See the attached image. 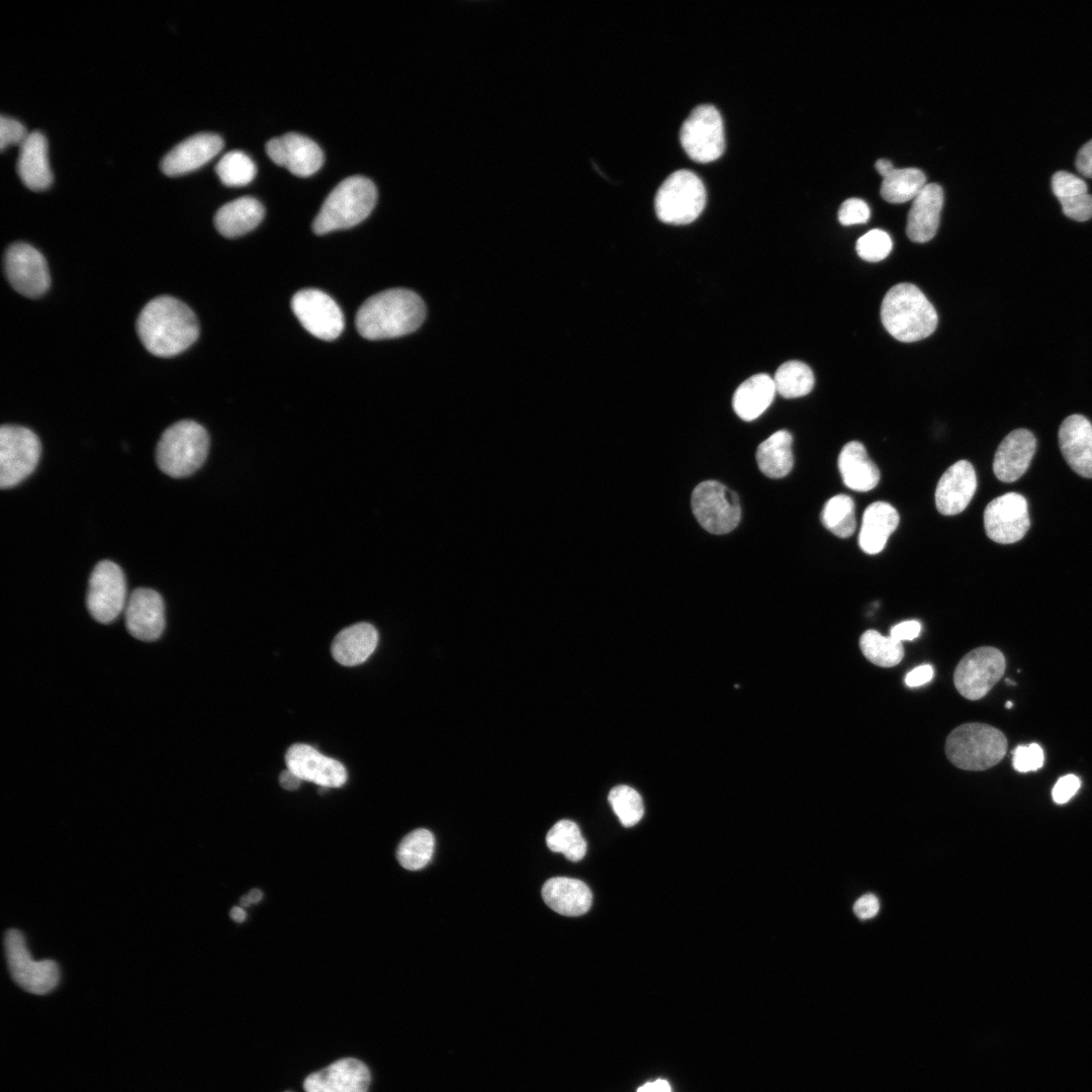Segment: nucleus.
Listing matches in <instances>:
<instances>
[{
    "mask_svg": "<svg viewBox=\"0 0 1092 1092\" xmlns=\"http://www.w3.org/2000/svg\"><path fill=\"white\" fill-rule=\"evenodd\" d=\"M136 333L145 348L158 357H172L198 338L194 312L179 299L162 295L150 300L136 321Z\"/></svg>",
    "mask_w": 1092,
    "mask_h": 1092,
    "instance_id": "1",
    "label": "nucleus"
},
{
    "mask_svg": "<svg viewBox=\"0 0 1092 1092\" xmlns=\"http://www.w3.org/2000/svg\"><path fill=\"white\" fill-rule=\"evenodd\" d=\"M425 316V303L416 292L393 288L365 300L357 311L355 326L365 339H390L416 331Z\"/></svg>",
    "mask_w": 1092,
    "mask_h": 1092,
    "instance_id": "2",
    "label": "nucleus"
},
{
    "mask_svg": "<svg viewBox=\"0 0 1092 1092\" xmlns=\"http://www.w3.org/2000/svg\"><path fill=\"white\" fill-rule=\"evenodd\" d=\"M881 320L892 337L905 343L927 338L938 322L933 305L911 283H899L888 290L881 305Z\"/></svg>",
    "mask_w": 1092,
    "mask_h": 1092,
    "instance_id": "3",
    "label": "nucleus"
},
{
    "mask_svg": "<svg viewBox=\"0 0 1092 1092\" xmlns=\"http://www.w3.org/2000/svg\"><path fill=\"white\" fill-rule=\"evenodd\" d=\"M377 190L371 180L351 176L341 181L327 196L313 222L317 235L352 228L372 211Z\"/></svg>",
    "mask_w": 1092,
    "mask_h": 1092,
    "instance_id": "4",
    "label": "nucleus"
},
{
    "mask_svg": "<svg viewBox=\"0 0 1092 1092\" xmlns=\"http://www.w3.org/2000/svg\"><path fill=\"white\" fill-rule=\"evenodd\" d=\"M209 448L206 430L192 420L179 421L162 434L156 448V462L165 474L186 477L204 463Z\"/></svg>",
    "mask_w": 1092,
    "mask_h": 1092,
    "instance_id": "5",
    "label": "nucleus"
},
{
    "mask_svg": "<svg viewBox=\"0 0 1092 1092\" xmlns=\"http://www.w3.org/2000/svg\"><path fill=\"white\" fill-rule=\"evenodd\" d=\"M949 761L965 770H985L1004 757L1007 739L997 728L984 723H965L947 736L944 746Z\"/></svg>",
    "mask_w": 1092,
    "mask_h": 1092,
    "instance_id": "6",
    "label": "nucleus"
},
{
    "mask_svg": "<svg viewBox=\"0 0 1092 1092\" xmlns=\"http://www.w3.org/2000/svg\"><path fill=\"white\" fill-rule=\"evenodd\" d=\"M658 218L665 223L688 224L703 211L706 189L692 171L678 170L670 174L656 192L654 200Z\"/></svg>",
    "mask_w": 1092,
    "mask_h": 1092,
    "instance_id": "7",
    "label": "nucleus"
},
{
    "mask_svg": "<svg viewBox=\"0 0 1092 1092\" xmlns=\"http://www.w3.org/2000/svg\"><path fill=\"white\" fill-rule=\"evenodd\" d=\"M4 949L10 976L21 989L43 995L56 988L60 981L58 964L52 960L34 961L19 930L5 932Z\"/></svg>",
    "mask_w": 1092,
    "mask_h": 1092,
    "instance_id": "8",
    "label": "nucleus"
},
{
    "mask_svg": "<svg viewBox=\"0 0 1092 1092\" xmlns=\"http://www.w3.org/2000/svg\"><path fill=\"white\" fill-rule=\"evenodd\" d=\"M38 437L28 428L3 425L0 428V487L11 488L35 469L40 457Z\"/></svg>",
    "mask_w": 1092,
    "mask_h": 1092,
    "instance_id": "9",
    "label": "nucleus"
},
{
    "mask_svg": "<svg viewBox=\"0 0 1092 1092\" xmlns=\"http://www.w3.org/2000/svg\"><path fill=\"white\" fill-rule=\"evenodd\" d=\"M692 510L699 524L717 535L731 532L741 517L736 493L715 480H706L696 486L692 493Z\"/></svg>",
    "mask_w": 1092,
    "mask_h": 1092,
    "instance_id": "10",
    "label": "nucleus"
},
{
    "mask_svg": "<svg viewBox=\"0 0 1092 1092\" xmlns=\"http://www.w3.org/2000/svg\"><path fill=\"white\" fill-rule=\"evenodd\" d=\"M680 144L688 156L699 163L721 157L725 149L723 120L717 108L702 104L693 109L681 125Z\"/></svg>",
    "mask_w": 1092,
    "mask_h": 1092,
    "instance_id": "11",
    "label": "nucleus"
},
{
    "mask_svg": "<svg viewBox=\"0 0 1092 1092\" xmlns=\"http://www.w3.org/2000/svg\"><path fill=\"white\" fill-rule=\"evenodd\" d=\"M1006 667L1003 653L992 646L977 647L958 663L953 684L966 699L977 701L985 697L1001 679Z\"/></svg>",
    "mask_w": 1092,
    "mask_h": 1092,
    "instance_id": "12",
    "label": "nucleus"
},
{
    "mask_svg": "<svg viewBox=\"0 0 1092 1092\" xmlns=\"http://www.w3.org/2000/svg\"><path fill=\"white\" fill-rule=\"evenodd\" d=\"M126 602L122 569L110 560L98 562L90 575L86 598L90 615L99 623H110L124 610Z\"/></svg>",
    "mask_w": 1092,
    "mask_h": 1092,
    "instance_id": "13",
    "label": "nucleus"
},
{
    "mask_svg": "<svg viewBox=\"0 0 1092 1092\" xmlns=\"http://www.w3.org/2000/svg\"><path fill=\"white\" fill-rule=\"evenodd\" d=\"M291 308L302 327L318 339L332 341L343 332L345 322L340 306L322 290H299L291 299Z\"/></svg>",
    "mask_w": 1092,
    "mask_h": 1092,
    "instance_id": "14",
    "label": "nucleus"
},
{
    "mask_svg": "<svg viewBox=\"0 0 1092 1092\" xmlns=\"http://www.w3.org/2000/svg\"><path fill=\"white\" fill-rule=\"evenodd\" d=\"M4 270L13 289L26 297H39L50 286L46 259L28 244L15 243L7 249Z\"/></svg>",
    "mask_w": 1092,
    "mask_h": 1092,
    "instance_id": "15",
    "label": "nucleus"
},
{
    "mask_svg": "<svg viewBox=\"0 0 1092 1092\" xmlns=\"http://www.w3.org/2000/svg\"><path fill=\"white\" fill-rule=\"evenodd\" d=\"M1030 525L1026 498L1017 492H1008L991 500L984 512V526L988 537L1000 544L1021 540Z\"/></svg>",
    "mask_w": 1092,
    "mask_h": 1092,
    "instance_id": "16",
    "label": "nucleus"
},
{
    "mask_svg": "<svg viewBox=\"0 0 1092 1092\" xmlns=\"http://www.w3.org/2000/svg\"><path fill=\"white\" fill-rule=\"evenodd\" d=\"M285 762L287 768L302 781L322 788H340L347 781L346 768L340 761L322 754L308 744L291 745L286 751Z\"/></svg>",
    "mask_w": 1092,
    "mask_h": 1092,
    "instance_id": "17",
    "label": "nucleus"
},
{
    "mask_svg": "<svg viewBox=\"0 0 1092 1092\" xmlns=\"http://www.w3.org/2000/svg\"><path fill=\"white\" fill-rule=\"evenodd\" d=\"M266 152L275 164L300 177L314 174L324 163V154L317 144L297 132L271 139L266 144Z\"/></svg>",
    "mask_w": 1092,
    "mask_h": 1092,
    "instance_id": "18",
    "label": "nucleus"
},
{
    "mask_svg": "<svg viewBox=\"0 0 1092 1092\" xmlns=\"http://www.w3.org/2000/svg\"><path fill=\"white\" fill-rule=\"evenodd\" d=\"M128 633L142 641L158 639L165 628V606L159 593L139 587L132 590L124 608Z\"/></svg>",
    "mask_w": 1092,
    "mask_h": 1092,
    "instance_id": "19",
    "label": "nucleus"
},
{
    "mask_svg": "<svg viewBox=\"0 0 1092 1092\" xmlns=\"http://www.w3.org/2000/svg\"><path fill=\"white\" fill-rule=\"evenodd\" d=\"M369 1084L367 1066L357 1059L345 1058L308 1075L303 1089L305 1092H367Z\"/></svg>",
    "mask_w": 1092,
    "mask_h": 1092,
    "instance_id": "20",
    "label": "nucleus"
},
{
    "mask_svg": "<svg viewBox=\"0 0 1092 1092\" xmlns=\"http://www.w3.org/2000/svg\"><path fill=\"white\" fill-rule=\"evenodd\" d=\"M977 489V476L973 465L967 460H960L949 466L941 475L935 489V505L938 512L953 516L963 512Z\"/></svg>",
    "mask_w": 1092,
    "mask_h": 1092,
    "instance_id": "21",
    "label": "nucleus"
},
{
    "mask_svg": "<svg viewBox=\"0 0 1092 1092\" xmlns=\"http://www.w3.org/2000/svg\"><path fill=\"white\" fill-rule=\"evenodd\" d=\"M223 147L222 139L210 132L191 135L176 145L162 160L161 169L168 176L192 172L217 155Z\"/></svg>",
    "mask_w": 1092,
    "mask_h": 1092,
    "instance_id": "22",
    "label": "nucleus"
},
{
    "mask_svg": "<svg viewBox=\"0 0 1092 1092\" xmlns=\"http://www.w3.org/2000/svg\"><path fill=\"white\" fill-rule=\"evenodd\" d=\"M1059 444L1069 466L1079 475L1092 478V424L1082 415L1066 418L1059 429Z\"/></svg>",
    "mask_w": 1092,
    "mask_h": 1092,
    "instance_id": "23",
    "label": "nucleus"
},
{
    "mask_svg": "<svg viewBox=\"0 0 1092 1092\" xmlns=\"http://www.w3.org/2000/svg\"><path fill=\"white\" fill-rule=\"evenodd\" d=\"M1036 440L1026 429L1009 433L997 448L993 470L1003 482H1013L1021 477L1034 455Z\"/></svg>",
    "mask_w": 1092,
    "mask_h": 1092,
    "instance_id": "24",
    "label": "nucleus"
},
{
    "mask_svg": "<svg viewBox=\"0 0 1092 1092\" xmlns=\"http://www.w3.org/2000/svg\"><path fill=\"white\" fill-rule=\"evenodd\" d=\"M943 190L936 183L926 184L912 200L907 216L906 234L916 243L930 241L939 225Z\"/></svg>",
    "mask_w": 1092,
    "mask_h": 1092,
    "instance_id": "25",
    "label": "nucleus"
},
{
    "mask_svg": "<svg viewBox=\"0 0 1092 1092\" xmlns=\"http://www.w3.org/2000/svg\"><path fill=\"white\" fill-rule=\"evenodd\" d=\"M542 897L553 911L564 916L582 915L589 910L593 902V894L586 884L566 877L546 881Z\"/></svg>",
    "mask_w": 1092,
    "mask_h": 1092,
    "instance_id": "26",
    "label": "nucleus"
},
{
    "mask_svg": "<svg viewBox=\"0 0 1092 1092\" xmlns=\"http://www.w3.org/2000/svg\"><path fill=\"white\" fill-rule=\"evenodd\" d=\"M17 172L25 186L31 190H44L51 185L53 174L48 158V143L41 132H29L20 145Z\"/></svg>",
    "mask_w": 1092,
    "mask_h": 1092,
    "instance_id": "27",
    "label": "nucleus"
},
{
    "mask_svg": "<svg viewBox=\"0 0 1092 1092\" xmlns=\"http://www.w3.org/2000/svg\"><path fill=\"white\" fill-rule=\"evenodd\" d=\"M377 642L378 633L374 626L361 622L341 630L333 640L331 652L340 664L355 666L368 659Z\"/></svg>",
    "mask_w": 1092,
    "mask_h": 1092,
    "instance_id": "28",
    "label": "nucleus"
},
{
    "mask_svg": "<svg viewBox=\"0 0 1092 1092\" xmlns=\"http://www.w3.org/2000/svg\"><path fill=\"white\" fill-rule=\"evenodd\" d=\"M899 514L886 502H875L863 512L858 544L867 554L881 552L899 524Z\"/></svg>",
    "mask_w": 1092,
    "mask_h": 1092,
    "instance_id": "29",
    "label": "nucleus"
},
{
    "mask_svg": "<svg viewBox=\"0 0 1092 1092\" xmlns=\"http://www.w3.org/2000/svg\"><path fill=\"white\" fill-rule=\"evenodd\" d=\"M838 469L844 484L855 491H869L880 480L879 468L869 457L864 446L857 441L843 446L838 456Z\"/></svg>",
    "mask_w": 1092,
    "mask_h": 1092,
    "instance_id": "30",
    "label": "nucleus"
},
{
    "mask_svg": "<svg viewBox=\"0 0 1092 1092\" xmlns=\"http://www.w3.org/2000/svg\"><path fill=\"white\" fill-rule=\"evenodd\" d=\"M257 199L245 196L223 204L214 215V225L225 238H237L254 230L264 217Z\"/></svg>",
    "mask_w": 1092,
    "mask_h": 1092,
    "instance_id": "31",
    "label": "nucleus"
},
{
    "mask_svg": "<svg viewBox=\"0 0 1092 1092\" xmlns=\"http://www.w3.org/2000/svg\"><path fill=\"white\" fill-rule=\"evenodd\" d=\"M776 392L774 379L769 375L755 374L735 390L732 398L733 410L740 419L753 421L770 405Z\"/></svg>",
    "mask_w": 1092,
    "mask_h": 1092,
    "instance_id": "32",
    "label": "nucleus"
},
{
    "mask_svg": "<svg viewBox=\"0 0 1092 1092\" xmlns=\"http://www.w3.org/2000/svg\"><path fill=\"white\" fill-rule=\"evenodd\" d=\"M793 437L780 430L761 442L756 450V462L760 471L770 478L786 476L793 468Z\"/></svg>",
    "mask_w": 1092,
    "mask_h": 1092,
    "instance_id": "33",
    "label": "nucleus"
},
{
    "mask_svg": "<svg viewBox=\"0 0 1092 1092\" xmlns=\"http://www.w3.org/2000/svg\"><path fill=\"white\" fill-rule=\"evenodd\" d=\"M926 185L924 173L916 168L894 169L883 178L880 193L891 203L913 200Z\"/></svg>",
    "mask_w": 1092,
    "mask_h": 1092,
    "instance_id": "34",
    "label": "nucleus"
},
{
    "mask_svg": "<svg viewBox=\"0 0 1092 1092\" xmlns=\"http://www.w3.org/2000/svg\"><path fill=\"white\" fill-rule=\"evenodd\" d=\"M859 647L863 656L872 663L881 667H892L900 663L904 656L902 642L891 637L883 636L878 631L870 629L864 631L859 638Z\"/></svg>",
    "mask_w": 1092,
    "mask_h": 1092,
    "instance_id": "35",
    "label": "nucleus"
},
{
    "mask_svg": "<svg viewBox=\"0 0 1092 1092\" xmlns=\"http://www.w3.org/2000/svg\"><path fill=\"white\" fill-rule=\"evenodd\" d=\"M776 390L786 398H795L808 394L814 386L811 368L801 361L783 363L775 373Z\"/></svg>",
    "mask_w": 1092,
    "mask_h": 1092,
    "instance_id": "36",
    "label": "nucleus"
},
{
    "mask_svg": "<svg viewBox=\"0 0 1092 1092\" xmlns=\"http://www.w3.org/2000/svg\"><path fill=\"white\" fill-rule=\"evenodd\" d=\"M434 848L435 838L432 832L420 828L410 832L400 841L396 857L402 868L408 871H418L429 863Z\"/></svg>",
    "mask_w": 1092,
    "mask_h": 1092,
    "instance_id": "37",
    "label": "nucleus"
},
{
    "mask_svg": "<svg viewBox=\"0 0 1092 1092\" xmlns=\"http://www.w3.org/2000/svg\"><path fill=\"white\" fill-rule=\"evenodd\" d=\"M823 526L839 538L851 536L856 528L854 503L846 494L829 498L821 512Z\"/></svg>",
    "mask_w": 1092,
    "mask_h": 1092,
    "instance_id": "38",
    "label": "nucleus"
},
{
    "mask_svg": "<svg viewBox=\"0 0 1092 1092\" xmlns=\"http://www.w3.org/2000/svg\"><path fill=\"white\" fill-rule=\"evenodd\" d=\"M546 843L550 850L563 853L571 861L582 859L586 852V842L578 826L566 819L551 827L546 835Z\"/></svg>",
    "mask_w": 1092,
    "mask_h": 1092,
    "instance_id": "39",
    "label": "nucleus"
},
{
    "mask_svg": "<svg viewBox=\"0 0 1092 1092\" xmlns=\"http://www.w3.org/2000/svg\"><path fill=\"white\" fill-rule=\"evenodd\" d=\"M215 171L224 185L244 186L254 179L257 169L247 154L231 151L220 158Z\"/></svg>",
    "mask_w": 1092,
    "mask_h": 1092,
    "instance_id": "40",
    "label": "nucleus"
},
{
    "mask_svg": "<svg viewBox=\"0 0 1092 1092\" xmlns=\"http://www.w3.org/2000/svg\"><path fill=\"white\" fill-rule=\"evenodd\" d=\"M608 799L623 826H634L642 819L643 801L633 788L626 785L616 786L610 791Z\"/></svg>",
    "mask_w": 1092,
    "mask_h": 1092,
    "instance_id": "41",
    "label": "nucleus"
},
{
    "mask_svg": "<svg viewBox=\"0 0 1092 1092\" xmlns=\"http://www.w3.org/2000/svg\"><path fill=\"white\" fill-rule=\"evenodd\" d=\"M856 253L864 261L884 260L892 250V240L888 233L875 229L866 233L856 242Z\"/></svg>",
    "mask_w": 1092,
    "mask_h": 1092,
    "instance_id": "42",
    "label": "nucleus"
},
{
    "mask_svg": "<svg viewBox=\"0 0 1092 1092\" xmlns=\"http://www.w3.org/2000/svg\"><path fill=\"white\" fill-rule=\"evenodd\" d=\"M1044 754L1037 743L1019 745L1013 750L1012 765L1019 772L1039 769L1043 765Z\"/></svg>",
    "mask_w": 1092,
    "mask_h": 1092,
    "instance_id": "43",
    "label": "nucleus"
},
{
    "mask_svg": "<svg viewBox=\"0 0 1092 1092\" xmlns=\"http://www.w3.org/2000/svg\"><path fill=\"white\" fill-rule=\"evenodd\" d=\"M1052 189L1059 199L1088 193L1086 182L1082 178L1066 171H1058L1053 175Z\"/></svg>",
    "mask_w": 1092,
    "mask_h": 1092,
    "instance_id": "44",
    "label": "nucleus"
},
{
    "mask_svg": "<svg viewBox=\"0 0 1092 1092\" xmlns=\"http://www.w3.org/2000/svg\"><path fill=\"white\" fill-rule=\"evenodd\" d=\"M871 215L870 207L860 198H848L844 200L838 209V220L843 225L866 223Z\"/></svg>",
    "mask_w": 1092,
    "mask_h": 1092,
    "instance_id": "45",
    "label": "nucleus"
},
{
    "mask_svg": "<svg viewBox=\"0 0 1092 1092\" xmlns=\"http://www.w3.org/2000/svg\"><path fill=\"white\" fill-rule=\"evenodd\" d=\"M1059 201L1064 214L1069 218L1085 221L1092 217V195L1089 193L1059 199Z\"/></svg>",
    "mask_w": 1092,
    "mask_h": 1092,
    "instance_id": "46",
    "label": "nucleus"
},
{
    "mask_svg": "<svg viewBox=\"0 0 1092 1092\" xmlns=\"http://www.w3.org/2000/svg\"><path fill=\"white\" fill-rule=\"evenodd\" d=\"M29 132L26 131L25 126L18 120L1 115L0 118V148L3 151L6 147L12 144H18L19 146L25 141Z\"/></svg>",
    "mask_w": 1092,
    "mask_h": 1092,
    "instance_id": "47",
    "label": "nucleus"
},
{
    "mask_svg": "<svg viewBox=\"0 0 1092 1092\" xmlns=\"http://www.w3.org/2000/svg\"><path fill=\"white\" fill-rule=\"evenodd\" d=\"M1080 786L1081 781L1075 775H1066L1060 778L1052 791L1054 801L1058 804L1068 802L1078 792Z\"/></svg>",
    "mask_w": 1092,
    "mask_h": 1092,
    "instance_id": "48",
    "label": "nucleus"
},
{
    "mask_svg": "<svg viewBox=\"0 0 1092 1092\" xmlns=\"http://www.w3.org/2000/svg\"><path fill=\"white\" fill-rule=\"evenodd\" d=\"M880 911V901L874 894L860 896L853 904V912L860 920L874 918Z\"/></svg>",
    "mask_w": 1092,
    "mask_h": 1092,
    "instance_id": "49",
    "label": "nucleus"
},
{
    "mask_svg": "<svg viewBox=\"0 0 1092 1092\" xmlns=\"http://www.w3.org/2000/svg\"><path fill=\"white\" fill-rule=\"evenodd\" d=\"M921 631V625L916 620H908L893 626L890 631V636L899 640H913L919 636Z\"/></svg>",
    "mask_w": 1092,
    "mask_h": 1092,
    "instance_id": "50",
    "label": "nucleus"
},
{
    "mask_svg": "<svg viewBox=\"0 0 1092 1092\" xmlns=\"http://www.w3.org/2000/svg\"><path fill=\"white\" fill-rule=\"evenodd\" d=\"M933 676V668L930 664L915 667L905 676V684L910 688H916L930 681Z\"/></svg>",
    "mask_w": 1092,
    "mask_h": 1092,
    "instance_id": "51",
    "label": "nucleus"
},
{
    "mask_svg": "<svg viewBox=\"0 0 1092 1092\" xmlns=\"http://www.w3.org/2000/svg\"><path fill=\"white\" fill-rule=\"evenodd\" d=\"M1075 164L1083 176L1092 178V140L1079 150Z\"/></svg>",
    "mask_w": 1092,
    "mask_h": 1092,
    "instance_id": "52",
    "label": "nucleus"
},
{
    "mask_svg": "<svg viewBox=\"0 0 1092 1092\" xmlns=\"http://www.w3.org/2000/svg\"><path fill=\"white\" fill-rule=\"evenodd\" d=\"M301 782L302 780L289 768L284 769L279 777L280 786L287 791L298 789Z\"/></svg>",
    "mask_w": 1092,
    "mask_h": 1092,
    "instance_id": "53",
    "label": "nucleus"
},
{
    "mask_svg": "<svg viewBox=\"0 0 1092 1092\" xmlns=\"http://www.w3.org/2000/svg\"><path fill=\"white\" fill-rule=\"evenodd\" d=\"M637 1092H671L668 1083L664 1080H656L641 1086Z\"/></svg>",
    "mask_w": 1092,
    "mask_h": 1092,
    "instance_id": "54",
    "label": "nucleus"
},
{
    "mask_svg": "<svg viewBox=\"0 0 1092 1092\" xmlns=\"http://www.w3.org/2000/svg\"><path fill=\"white\" fill-rule=\"evenodd\" d=\"M262 892L258 889L251 890L247 895L243 896L240 900L241 906H249L251 904L258 903L262 899Z\"/></svg>",
    "mask_w": 1092,
    "mask_h": 1092,
    "instance_id": "55",
    "label": "nucleus"
},
{
    "mask_svg": "<svg viewBox=\"0 0 1092 1092\" xmlns=\"http://www.w3.org/2000/svg\"><path fill=\"white\" fill-rule=\"evenodd\" d=\"M876 170L884 178L890 174L895 168L891 161L887 159H879L875 164Z\"/></svg>",
    "mask_w": 1092,
    "mask_h": 1092,
    "instance_id": "56",
    "label": "nucleus"
},
{
    "mask_svg": "<svg viewBox=\"0 0 1092 1092\" xmlns=\"http://www.w3.org/2000/svg\"><path fill=\"white\" fill-rule=\"evenodd\" d=\"M231 918L236 922H243L246 919V911L241 907H233L230 912Z\"/></svg>",
    "mask_w": 1092,
    "mask_h": 1092,
    "instance_id": "57",
    "label": "nucleus"
},
{
    "mask_svg": "<svg viewBox=\"0 0 1092 1092\" xmlns=\"http://www.w3.org/2000/svg\"><path fill=\"white\" fill-rule=\"evenodd\" d=\"M1012 706H1013V704H1012V702H1010V701H1008V702L1006 703V705H1005V707H1006L1007 709H1010V708H1012Z\"/></svg>",
    "mask_w": 1092,
    "mask_h": 1092,
    "instance_id": "58",
    "label": "nucleus"
},
{
    "mask_svg": "<svg viewBox=\"0 0 1092 1092\" xmlns=\"http://www.w3.org/2000/svg\"><path fill=\"white\" fill-rule=\"evenodd\" d=\"M287 1092H290V1091H287Z\"/></svg>",
    "mask_w": 1092,
    "mask_h": 1092,
    "instance_id": "59",
    "label": "nucleus"
}]
</instances>
